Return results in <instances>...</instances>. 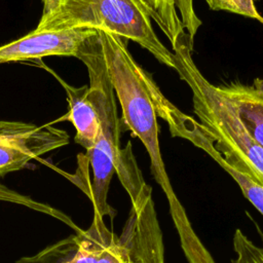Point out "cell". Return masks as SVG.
<instances>
[{
    "label": "cell",
    "instance_id": "1",
    "mask_svg": "<svg viewBox=\"0 0 263 263\" xmlns=\"http://www.w3.org/2000/svg\"><path fill=\"white\" fill-rule=\"evenodd\" d=\"M107 72L121 107L120 122L144 144L150 170L165 194L171 213H179L183 205L174 192L166 174L159 146V126L152 86L154 80L130 54L126 40L105 31H98Z\"/></svg>",
    "mask_w": 263,
    "mask_h": 263
},
{
    "label": "cell",
    "instance_id": "2",
    "mask_svg": "<svg viewBox=\"0 0 263 263\" xmlns=\"http://www.w3.org/2000/svg\"><path fill=\"white\" fill-rule=\"evenodd\" d=\"M76 58L82 61L87 69L88 97L101 128L95 147L85 154L92 171L91 185L97 190H106L114 174L122 180L139 166L132 143L128 142L124 148L120 146L121 122L117 115L115 92L107 72L98 31L81 44Z\"/></svg>",
    "mask_w": 263,
    "mask_h": 263
},
{
    "label": "cell",
    "instance_id": "3",
    "mask_svg": "<svg viewBox=\"0 0 263 263\" xmlns=\"http://www.w3.org/2000/svg\"><path fill=\"white\" fill-rule=\"evenodd\" d=\"M35 29L105 31L138 43L159 63L175 70L173 52L156 35L142 0H60L55 9L39 20Z\"/></svg>",
    "mask_w": 263,
    "mask_h": 263
},
{
    "label": "cell",
    "instance_id": "4",
    "mask_svg": "<svg viewBox=\"0 0 263 263\" xmlns=\"http://www.w3.org/2000/svg\"><path fill=\"white\" fill-rule=\"evenodd\" d=\"M127 194L130 209L118 236L123 248V263H165L162 231L152 188L145 183Z\"/></svg>",
    "mask_w": 263,
    "mask_h": 263
},
{
    "label": "cell",
    "instance_id": "5",
    "mask_svg": "<svg viewBox=\"0 0 263 263\" xmlns=\"http://www.w3.org/2000/svg\"><path fill=\"white\" fill-rule=\"evenodd\" d=\"M97 31L91 29L36 30L0 46V64L44 57H77L81 44Z\"/></svg>",
    "mask_w": 263,
    "mask_h": 263
},
{
    "label": "cell",
    "instance_id": "6",
    "mask_svg": "<svg viewBox=\"0 0 263 263\" xmlns=\"http://www.w3.org/2000/svg\"><path fill=\"white\" fill-rule=\"evenodd\" d=\"M69 143L68 133L51 124L15 140L0 141V176L24 168L31 160Z\"/></svg>",
    "mask_w": 263,
    "mask_h": 263
},
{
    "label": "cell",
    "instance_id": "7",
    "mask_svg": "<svg viewBox=\"0 0 263 263\" xmlns=\"http://www.w3.org/2000/svg\"><path fill=\"white\" fill-rule=\"evenodd\" d=\"M152 18L173 48L188 37L194 40L201 20L195 12L194 0H142Z\"/></svg>",
    "mask_w": 263,
    "mask_h": 263
},
{
    "label": "cell",
    "instance_id": "8",
    "mask_svg": "<svg viewBox=\"0 0 263 263\" xmlns=\"http://www.w3.org/2000/svg\"><path fill=\"white\" fill-rule=\"evenodd\" d=\"M176 137L183 138L191 142L197 148L206 152L223 170L228 173L239 186L245 197L263 216V186L254 181L249 176L236 171L226 164L221 153L216 149L214 140L206 134L200 123L187 115L183 117L175 127Z\"/></svg>",
    "mask_w": 263,
    "mask_h": 263
},
{
    "label": "cell",
    "instance_id": "9",
    "mask_svg": "<svg viewBox=\"0 0 263 263\" xmlns=\"http://www.w3.org/2000/svg\"><path fill=\"white\" fill-rule=\"evenodd\" d=\"M67 93L69 112L57 121L68 120L75 127L74 141L86 151L95 147L100 134V122L95 107L88 97V86L74 87L61 80Z\"/></svg>",
    "mask_w": 263,
    "mask_h": 263
},
{
    "label": "cell",
    "instance_id": "10",
    "mask_svg": "<svg viewBox=\"0 0 263 263\" xmlns=\"http://www.w3.org/2000/svg\"><path fill=\"white\" fill-rule=\"evenodd\" d=\"M220 87L236 107L251 136L263 147V79L256 78L251 85L230 82Z\"/></svg>",
    "mask_w": 263,
    "mask_h": 263
},
{
    "label": "cell",
    "instance_id": "11",
    "mask_svg": "<svg viewBox=\"0 0 263 263\" xmlns=\"http://www.w3.org/2000/svg\"><path fill=\"white\" fill-rule=\"evenodd\" d=\"M15 263H97V251L89 232L79 229L37 254L24 257Z\"/></svg>",
    "mask_w": 263,
    "mask_h": 263
},
{
    "label": "cell",
    "instance_id": "12",
    "mask_svg": "<svg viewBox=\"0 0 263 263\" xmlns=\"http://www.w3.org/2000/svg\"><path fill=\"white\" fill-rule=\"evenodd\" d=\"M87 231L96 246L97 263H123V248L118 236L106 226L103 217L96 212Z\"/></svg>",
    "mask_w": 263,
    "mask_h": 263
},
{
    "label": "cell",
    "instance_id": "13",
    "mask_svg": "<svg viewBox=\"0 0 263 263\" xmlns=\"http://www.w3.org/2000/svg\"><path fill=\"white\" fill-rule=\"evenodd\" d=\"M0 200L1 201H6V202H12V203H16L20 205H24L26 208H29L33 211L36 212H40L42 214L48 215L52 218H55L58 220H60L61 222L65 223L66 225L70 226L71 228H73L75 231L79 230L80 228L73 222V220L67 216L64 212L47 204L41 201H38L34 198H32L29 195H25L22 194L5 185H3L2 183H0Z\"/></svg>",
    "mask_w": 263,
    "mask_h": 263
},
{
    "label": "cell",
    "instance_id": "14",
    "mask_svg": "<svg viewBox=\"0 0 263 263\" xmlns=\"http://www.w3.org/2000/svg\"><path fill=\"white\" fill-rule=\"evenodd\" d=\"M261 242L256 243L249 238L240 229H236L232 238L235 257L231 263H263V232L257 226Z\"/></svg>",
    "mask_w": 263,
    "mask_h": 263
},
{
    "label": "cell",
    "instance_id": "15",
    "mask_svg": "<svg viewBox=\"0 0 263 263\" xmlns=\"http://www.w3.org/2000/svg\"><path fill=\"white\" fill-rule=\"evenodd\" d=\"M212 10L228 11L259 21L263 25V16L256 7L258 0H204Z\"/></svg>",
    "mask_w": 263,
    "mask_h": 263
},
{
    "label": "cell",
    "instance_id": "16",
    "mask_svg": "<svg viewBox=\"0 0 263 263\" xmlns=\"http://www.w3.org/2000/svg\"><path fill=\"white\" fill-rule=\"evenodd\" d=\"M37 125L15 120H0V141L23 138L37 129Z\"/></svg>",
    "mask_w": 263,
    "mask_h": 263
},
{
    "label": "cell",
    "instance_id": "17",
    "mask_svg": "<svg viewBox=\"0 0 263 263\" xmlns=\"http://www.w3.org/2000/svg\"><path fill=\"white\" fill-rule=\"evenodd\" d=\"M60 0H42V14L40 20H43L45 17H47L58 6Z\"/></svg>",
    "mask_w": 263,
    "mask_h": 263
}]
</instances>
